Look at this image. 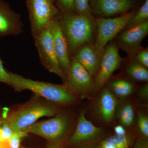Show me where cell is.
Listing matches in <instances>:
<instances>
[{
    "label": "cell",
    "instance_id": "1",
    "mask_svg": "<svg viewBox=\"0 0 148 148\" xmlns=\"http://www.w3.org/2000/svg\"><path fill=\"white\" fill-rule=\"evenodd\" d=\"M57 18L68 42L71 56L81 47L92 44L96 29L94 17L67 12L59 13Z\"/></svg>",
    "mask_w": 148,
    "mask_h": 148
},
{
    "label": "cell",
    "instance_id": "2",
    "mask_svg": "<svg viewBox=\"0 0 148 148\" xmlns=\"http://www.w3.org/2000/svg\"><path fill=\"white\" fill-rule=\"evenodd\" d=\"M10 86L16 91L31 90L37 96L58 104L77 103V98L66 86L33 80L12 73H10Z\"/></svg>",
    "mask_w": 148,
    "mask_h": 148
},
{
    "label": "cell",
    "instance_id": "3",
    "mask_svg": "<svg viewBox=\"0 0 148 148\" xmlns=\"http://www.w3.org/2000/svg\"><path fill=\"white\" fill-rule=\"evenodd\" d=\"M57 110L50 103L39 101H32L14 112L6 122L14 132L23 131L45 116H53Z\"/></svg>",
    "mask_w": 148,
    "mask_h": 148
},
{
    "label": "cell",
    "instance_id": "4",
    "mask_svg": "<svg viewBox=\"0 0 148 148\" xmlns=\"http://www.w3.org/2000/svg\"><path fill=\"white\" fill-rule=\"evenodd\" d=\"M26 3L31 32L34 38L58 17L59 11L54 0H26Z\"/></svg>",
    "mask_w": 148,
    "mask_h": 148
},
{
    "label": "cell",
    "instance_id": "5",
    "mask_svg": "<svg viewBox=\"0 0 148 148\" xmlns=\"http://www.w3.org/2000/svg\"><path fill=\"white\" fill-rule=\"evenodd\" d=\"M134 13H125L113 18L101 17L95 19L97 33L94 46L99 53L103 52L107 44L125 29Z\"/></svg>",
    "mask_w": 148,
    "mask_h": 148
},
{
    "label": "cell",
    "instance_id": "6",
    "mask_svg": "<svg viewBox=\"0 0 148 148\" xmlns=\"http://www.w3.org/2000/svg\"><path fill=\"white\" fill-rule=\"evenodd\" d=\"M41 63L50 73L56 74L66 81V76L61 69L56 57L51 34L48 27L34 38Z\"/></svg>",
    "mask_w": 148,
    "mask_h": 148
},
{
    "label": "cell",
    "instance_id": "7",
    "mask_svg": "<svg viewBox=\"0 0 148 148\" xmlns=\"http://www.w3.org/2000/svg\"><path fill=\"white\" fill-rule=\"evenodd\" d=\"M69 127L68 117L64 115L59 114L53 118L35 123L23 131L55 141L64 137Z\"/></svg>",
    "mask_w": 148,
    "mask_h": 148
},
{
    "label": "cell",
    "instance_id": "8",
    "mask_svg": "<svg viewBox=\"0 0 148 148\" xmlns=\"http://www.w3.org/2000/svg\"><path fill=\"white\" fill-rule=\"evenodd\" d=\"M90 74L73 57L66 77L68 87L82 97H86L95 90V82Z\"/></svg>",
    "mask_w": 148,
    "mask_h": 148
},
{
    "label": "cell",
    "instance_id": "9",
    "mask_svg": "<svg viewBox=\"0 0 148 148\" xmlns=\"http://www.w3.org/2000/svg\"><path fill=\"white\" fill-rule=\"evenodd\" d=\"M122 61L118 46L112 43L105 47L95 77V90H99L105 85L114 72L119 68Z\"/></svg>",
    "mask_w": 148,
    "mask_h": 148
},
{
    "label": "cell",
    "instance_id": "10",
    "mask_svg": "<svg viewBox=\"0 0 148 148\" xmlns=\"http://www.w3.org/2000/svg\"><path fill=\"white\" fill-rule=\"evenodd\" d=\"M48 28L51 34L53 47L61 69L66 75L69 74L71 58L68 42L57 18L51 21Z\"/></svg>",
    "mask_w": 148,
    "mask_h": 148
},
{
    "label": "cell",
    "instance_id": "11",
    "mask_svg": "<svg viewBox=\"0 0 148 148\" xmlns=\"http://www.w3.org/2000/svg\"><path fill=\"white\" fill-rule=\"evenodd\" d=\"M148 33V21L136 27L126 29L117 38L118 44L130 58H133L142 49L141 44Z\"/></svg>",
    "mask_w": 148,
    "mask_h": 148
},
{
    "label": "cell",
    "instance_id": "12",
    "mask_svg": "<svg viewBox=\"0 0 148 148\" xmlns=\"http://www.w3.org/2000/svg\"><path fill=\"white\" fill-rule=\"evenodd\" d=\"M104 131L97 127L86 117L84 112L80 115L75 130L69 140L70 145H88L103 136Z\"/></svg>",
    "mask_w": 148,
    "mask_h": 148
},
{
    "label": "cell",
    "instance_id": "13",
    "mask_svg": "<svg viewBox=\"0 0 148 148\" xmlns=\"http://www.w3.org/2000/svg\"><path fill=\"white\" fill-rule=\"evenodd\" d=\"M23 27L21 15L0 0V37L18 36L23 33Z\"/></svg>",
    "mask_w": 148,
    "mask_h": 148
},
{
    "label": "cell",
    "instance_id": "14",
    "mask_svg": "<svg viewBox=\"0 0 148 148\" xmlns=\"http://www.w3.org/2000/svg\"><path fill=\"white\" fill-rule=\"evenodd\" d=\"M137 0H89L91 13L104 17L127 13Z\"/></svg>",
    "mask_w": 148,
    "mask_h": 148
},
{
    "label": "cell",
    "instance_id": "15",
    "mask_svg": "<svg viewBox=\"0 0 148 148\" xmlns=\"http://www.w3.org/2000/svg\"><path fill=\"white\" fill-rule=\"evenodd\" d=\"M103 53V51L99 53L94 45L89 44L79 48L73 57L86 69L92 77H95L99 69Z\"/></svg>",
    "mask_w": 148,
    "mask_h": 148
},
{
    "label": "cell",
    "instance_id": "16",
    "mask_svg": "<svg viewBox=\"0 0 148 148\" xmlns=\"http://www.w3.org/2000/svg\"><path fill=\"white\" fill-rule=\"evenodd\" d=\"M117 101L115 96L110 89L105 88L98 99V111L101 118L104 121L110 123L115 114Z\"/></svg>",
    "mask_w": 148,
    "mask_h": 148
},
{
    "label": "cell",
    "instance_id": "17",
    "mask_svg": "<svg viewBox=\"0 0 148 148\" xmlns=\"http://www.w3.org/2000/svg\"><path fill=\"white\" fill-rule=\"evenodd\" d=\"M111 88L116 95L123 98L132 93L134 86L132 83L126 80L117 79L111 83Z\"/></svg>",
    "mask_w": 148,
    "mask_h": 148
},
{
    "label": "cell",
    "instance_id": "18",
    "mask_svg": "<svg viewBox=\"0 0 148 148\" xmlns=\"http://www.w3.org/2000/svg\"><path fill=\"white\" fill-rule=\"evenodd\" d=\"M126 73L133 79L140 81H148L147 69L136 61L129 64L126 69Z\"/></svg>",
    "mask_w": 148,
    "mask_h": 148
},
{
    "label": "cell",
    "instance_id": "19",
    "mask_svg": "<svg viewBox=\"0 0 148 148\" xmlns=\"http://www.w3.org/2000/svg\"><path fill=\"white\" fill-rule=\"evenodd\" d=\"M148 0H145L144 3L136 13H134L125 29L139 26L148 21Z\"/></svg>",
    "mask_w": 148,
    "mask_h": 148
},
{
    "label": "cell",
    "instance_id": "20",
    "mask_svg": "<svg viewBox=\"0 0 148 148\" xmlns=\"http://www.w3.org/2000/svg\"><path fill=\"white\" fill-rule=\"evenodd\" d=\"M119 116L123 125L127 127L132 125L135 118V111L133 106L129 103L125 105L120 110Z\"/></svg>",
    "mask_w": 148,
    "mask_h": 148
},
{
    "label": "cell",
    "instance_id": "21",
    "mask_svg": "<svg viewBox=\"0 0 148 148\" xmlns=\"http://www.w3.org/2000/svg\"><path fill=\"white\" fill-rule=\"evenodd\" d=\"M74 12L79 15L93 17L91 13L89 0H74Z\"/></svg>",
    "mask_w": 148,
    "mask_h": 148
},
{
    "label": "cell",
    "instance_id": "22",
    "mask_svg": "<svg viewBox=\"0 0 148 148\" xmlns=\"http://www.w3.org/2000/svg\"><path fill=\"white\" fill-rule=\"evenodd\" d=\"M59 13L74 12V0H54Z\"/></svg>",
    "mask_w": 148,
    "mask_h": 148
},
{
    "label": "cell",
    "instance_id": "23",
    "mask_svg": "<svg viewBox=\"0 0 148 148\" xmlns=\"http://www.w3.org/2000/svg\"><path fill=\"white\" fill-rule=\"evenodd\" d=\"M106 141L115 145L118 148H127L128 141L127 136L115 135L105 139Z\"/></svg>",
    "mask_w": 148,
    "mask_h": 148
},
{
    "label": "cell",
    "instance_id": "24",
    "mask_svg": "<svg viewBox=\"0 0 148 148\" xmlns=\"http://www.w3.org/2000/svg\"><path fill=\"white\" fill-rule=\"evenodd\" d=\"M138 126L140 133L144 138L148 137V118L145 115L142 113L138 114Z\"/></svg>",
    "mask_w": 148,
    "mask_h": 148
},
{
    "label": "cell",
    "instance_id": "25",
    "mask_svg": "<svg viewBox=\"0 0 148 148\" xmlns=\"http://www.w3.org/2000/svg\"><path fill=\"white\" fill-rule=\"evenodd\" d=\"M28 132L24 131L15 132L8 142L10 148H20V143L22 138L26 137Z\"/></svg>",
    "mask_w": 148,
    "mask_h": 148
},
{
    "label": "cell",
    "instance_id": "26",
    "mask_svg": "<svg viewBox=\"0 0 148 148\" xmlns=\"http://www.w3.org/2000/svg\"><path fill=\"white\" fill-rule=\"evenodd\" d=\"M14 132L7 123H4L1 128L0 141L8 142Z\"/></svg>",
    "mask_w": 148,
    "mask_h": 148
},
{
    "label": "cell",
    "instance_id": "27",
    "mask_svg": "<svg viewBox=\"0 0 148 148\" xmlns=\"http://www.w3.org/2000/svg\"><path fill=\"white\" fill-rule=\"evenodd\" d=\"M135 61L140 63L141 65L147 69L148 67V49H140L138 51L133 57Z\"/></svg>",
    "mask_w": 148,
    "mask_h": 148
},
{
    "label": "cell",
    "instance_id": "28",
    "mask_svg": "<svg viewBox=\"0 0 148 148\" xmlns=\"http://www.w3.org/2000/svg\"><path fill=\"white\" fill-rule=\"evenodd\" d=\"M11 72L7 71L3 65V62L0 58V82L4 83L10 86Z\"/></svg>",
    "mask_w": 148,
    "mask_h": 148
},
{
    "label": "cell",
    "instance_id": "29",
    "mask_svg": "<svg viewBox=\"0 0 148 148\" xmlns=\"http://www.w3.org/2000/svg\"><path fill=\"white\" fill-rule=\"evenodd\" d=\"M132 148H148L147 139L144 137L138 138Z\"/></svg>",
    "mask_w": 148,
    "mask_h": 148
},
{
    "label": "cell",
    "instance_id": "30",
    "mask_svg": "<svg viewBox=\"0 0 148 148\" xmlns=\"http://www.w3.org/2000/svg\"><path fill=\"white\" fill-rule=\"evenodd\" d=\"M114 130L115 135L122 136H126V132L125 129L122 125H119L116 126Z\"/></svg>",
    "mask_w": 148,
    "mask_h": 148
},
{
    "label": "cell",
    "instance_id": "31",
    "mask_svg": "<svg viewBox=\"0 0 148 148\" xmlns=\"http://www.w3.org/2000/svg\"><path fill=\"white\" fill-rule=\"evenodd\" d=\"M100 148H118L117 147L112 144V143L108 142L106 140H103L101 142V145H100Z\"/></svg>",
    "mask_w": 148,
    "mask_h": 148
},
{
    "label": "cell",
    "instance_id": "32",
    "mask_svg": "<svg viewBox=\"0 0 148 148\" xmlns=\"http://www.w3.org/2000/svg\"><path fill=\"white\" fill-rule=\"evenodd\" d=\"M140 95L144 98H147L148 95V85L143 86L140 88L139 91Z\"/></svg>",
    "mask_w": 148,
    "mask_h": 148
},
{
    "label": "cell",
    "instance_id": "33",
    "mask_svg": "<svg viewBox=\"0 0 148 148\" xmlns=\"http://www.w3.org/2000/svg\"><path fill=\"white\" fill-rule=\"evenodd\" d=\"M0 148H10L8 142H3L0 141Z\"/></svg>",
    "mask_w": 148,
    "mask_h": 148
},
{
    "label": "cell",
    "instance_id": "34",
    "mask_svg": "<svg viewBox=\"0 0 148 148\" xmlns=\"http://www.w3.org/2000/svg\"><path fill=\"white\" fill-rule=\"evenodd\" d=\"M78 148H91V147L89 145L82 146Z\"/></svg>",
    "mask_w": 148,
    "mask_h": 148
},
{
    "label": "cell",
    "instance_id": "35",
    "mask_svg": "<svg viewBox=\"0 0 148 148\" xmlns=\"http://www.w3.org/2000/svg\"><path fill=\"white\" fill-rule=\"evenodd\" d=\"M91 148H99V147H94Z\"/></svg>",
    "mask_w": 148,
    "mask_h": 148
},
{
    "label": "cell",
    "instance_id": "36",
    "mask_svg": "<svg viewBox=\"0 0 148 148\" xmlns=\"http://www.w3.org/2000/svg\"><path fill=\"white\" fill-rule=\"evenodd\" d=\"M59 148V147H58V146H55V148Z\"/></svg>",
    "mask_w": 148,
    "mask_h": 148
},
{
    "label": "cell",
    "instance_id": "37",
    "mask_svg": "<svg viewBox=\"0 0 148 148\" xmlns=\"http://www.w3.org/2000/svg\"><path fill=\"white\" fill-rule=\"evenodd\" d=\"M55 146H53V147H50L49 148H55Z\"/></svg>",
    "mask_w": 148,
    "mask_h": 148
},
{
    "label": "cell",
    "instance_id": "38",
    "mask_svg": "<svg viewBox=\"0 0 148 148\" xmlns=\"http://www.w3.org/2000/svg\"><path fill=\"white\" fill-rule=\"evenodd\" d=\"M1 123H0V133H1Z\"/></svg>",
    "mask_w": 148,
    "mask_h": 148
},
{
    "label": "cell",
    "instance_id": "39",
    "mask_svg": "<svg viewBox=\"0 0 148 148\" xmlns=\"http://www.w3.org/2000/svg\"><path fill=\"white\" fill-rule=\"evenodd\" d=\"M1 38V37H0V38Z\"/></svg>",
    "mask_w": 148,
    "mask_h": 148
},
{
    "label": "cell",
    "instance_id": "40",
    "mask_svg": "<svg viewBox=\"0 0 148 148\" xmlns=\"http://www.w3.org/2000/svg\"></svg>",
    "mask_w": 148,
    "mask_h": 148
}]
</instances>
